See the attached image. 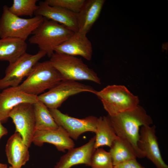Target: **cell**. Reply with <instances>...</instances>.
I'll return each mask as SVG.
<instances>
[{"mask_svg": "<svg viewBox=\"0 0 168 168\" xmlns=\"http://www.w3.org/2000/svg\"><path fill=\"white\" fill-rule=\"evenodd\" d=\"M107 116L117 136L131 145L137 157H145L144 153L138 146L140 128L150 126L153 124V121L145 109L139 105L133 110L114 116Z\"/></svg>", "mask_w": 168, "mask_h": 168, "instance_id": "cell-1", "label": "cell"}, {"mask_svg": "<svg viewBox=\"0 0 168 168\" xmlns=\"http://www.w3.org/2000/svg\"><path fill=\"white\" fill-rule=\"evenodd\" d=\"M74 33L56 22L44 18L29 41L31 44L37 45L39 50L45 52L50 58L55 49L68 40Z\"/></svg>", "mask_w": 168, "mask_h": 168, "instance_id": "cell-2", "label": "cell"}, {"mask_svg": "<svg viewBox=\"0 0 168 168\" xmlns=\"http://www.w3.org/2000/svg\"><path fill=\"white\" fill-rule=\"evenodd\" d=\"M94 94L100 100L110 116L133 110L139 105L138 96L124 86L108 85L100 91H96Z\"/></svg>", "mask_w": 168, "mask_h": 168, "instance_id": "cell-3", "label": "cell"}, {"mask_svg": "<svg viewBox=\"0 0 168 168\" xmlns=\"http://www.w3.org/2000/svg\"><path fill=\"white\" fill-rule=\"evenodd\" d=\"M62 81L60 73L49 60L37 62L19 86L26 93L38 96Z\"/></svg>", "mask_w": 168, "mask_h": 168, "instance_id": "cell-4", "label": "cell"}, {"mask_svg": "<svg viewBox=\"0 0 168 168\" xmlns=\"http://www.w3.org/2000/svg\"><path fill=\"white\" fill-rule=\"evenodd\" d=\"M50 58L49 60L60 73L62 80H86L101 84L97 74L81 58L56 52Z\"/></svg>", "mask_w": 168, "mask_h": 168, "instance_id": "cell-5", "label": "cell"}, {"mask_svg": "<svg viewBox=\"0 0 168 168\" xmlns=\"http://www.w3.org/2000/svg\"><path fill=\"white\" fill-rule=\"evenodd\" d=\"M44 18L39 16L22 18L13 14L8 7L4 5L0 18V38H12L26 41Z\"/></svg>", "mask_w": 168, "mask_h": 168, "instance_id": "cell-6", "label": "cell"}, {"mask_svg": "<svg viewBox=\"0 0 168 168\" xmlns=\"http://www.w3.org/2000/svg\"><path fill=\"white\" fill-rule=\"evenodd\" d=\"M46 55L45 52L40 50L34 54L26 52L9 63L5 70V76L0 79V89L19 86L24 78L29 75L34 66Z\"/></svg>", "mask_w": 168, "mask_h": 168, "instance_id": "cell-7", "label": "cell"}, {"mask_svg": "<svg viewBox=\"0 0 168 168\" xmlns=\"http://www.w3.org/2000/svg\"><path fill=\"white\" fill-rule=\"evenodd\" d=\"M96 91L92 86L76 81L62 80L38 98L49 109H58L71 96L83 92L94 94Z\"/></svg>", "mask_w": 168, "mask_h": 168, "instance_id": "cell-8", "label": "cell"}, {"mask_svg": "<svg viewBox=\"0 0 168 168\" xmlns=\"http://www.w3.org/2000/svg\"><path fill=\"white\" fill-rule=\"evenodd\" d=\"M33 104L23 103L15 107L10 112L15 127V132L21 136L26 145L30 147L36 131Z\"/></svg>", "mask_w": 168, "mask_h": 168, "instance_id": "cell-9", "label": "cell"}, {"mask_svg": "<svg viewBox=\"0 0 168 168\" xmlns=\"http://www.w3.org/2000/svg\"><path fill=\"white\" fill-rule=\"evenodd\" d=\"M49 110L58 125L64 129L71 138L77 140L85 132L96 131L98 119L96 117L78 119L63 114L58 109Z\"/></svg>", "mask_w": 168, "mask_h": 168, "instance_id": "cell-10", "label": "cell"}, {"mask_svg": "<svg viewBox=\"0 0 168 168\" xmlns=\"http://www.w3.org/2000/svg\"><path fill=\"white\" fill-rule=\"evenodd\" d=\"M39 100L38 96L28 94L19 87H10L0 93V119L6 122L11 111L18 105L23 103L33 104Z\"/></svg>", "mask_w": 168, "mask_h": 168, "instance_id": "cell-11", "label": "cell"}, {"mask_svg": "<svg viewBox=\"0 0 168 168\" xmlns=\"http://www.w3.org/2000/svg\"><path fill=\"white\" fill-rule=\"evenodd\" d=\"M156 126H142L140 131L138 146L145 154V157L151 161L156 168H168L163 159L157 137Z\"/></svg>", "mask_w": 168, "mask_h": 168, "instance_id": "cell-12", "label": "cell"}, {"mask_svg": "<svg viewBox=\"0 0 168 168\" xmlns=\"http://www.w3.org/2000/svg\"><path fill=\"white\" fill-rule=\"evenodd\" d=\"M34 15L41 16L56 22L72 31H78L77 13L63 8L49 5L45 1L40 2Z\"/></svg>", "mask_w": 168, "mask_h": 168, "instance_id": "cell-13", "label": "cell"}, {"mask_svg": "<svg viewBox=\"0 0 168 168\" xmlns=\"http://www.w3.org/2000/svg\"><path fill=\"white\" fill-rule=\"evenodd\" d=\"M95 136L83 145L68 150L62 156L54 168H71L74 166L85 164L90 166L92 156L96 149L94 147Z\"/></svg>", "mask_w": 168, "mask_h": 168, "instance_id": "cell-14", "label": "cell"}, {"mask_svg": "<svg viewBox=\"0 0 168 168\" xmlns=\"http://www.w3.org/2000/svg\"><path fill=\"white\" fill-rule=\"evenodd\" d=\"M92 52V44L86 35L78 31L74 32L68 40L54 50V52L80 56L88 61L91 59Z\"/></svg>", "mask_w": 168, "mask_h": 168, "instance_id": "cell-15", "label": "cell"}, {"mask_svg": "<svg viewBox=\"0 0 168 168\" xmlns=\"http://www.w3.org/2000/svg\"><path fill=\"white\" fill-rule=\"evenodd\" d=\"M32 142L35 145L41 147L44 143L54 145L59 151L64 152L74 148L75 144L68 133L60 127L55 129L36 130Z\"/></svg>", "mask_w": 168, "mask_h": 168, "instance_id": "cell-16", "label": "cell"}, {"mask_svg": "<svg viewBox=\"0 0 168 168\" xmlns=\"http://www.w3.org/2000/svg\"><path fill=\"white\" fill-rule=\"evenodd\" d=\"M28 148L19 133L15 132L9 138L5 152L8 162L11 166L21 168L26 164L30 157Z\"/></svg>", "mask_w": 168, "mask_h": 168, "instance_id": "cell-17", "label": "cell"}, {"mask_svg": "<svg viewBox=\"0 0 168 168\" xmlns=\"http://www.w3.org/2000/svg\"><path fill=\"white\" fill-rule=\"evenodd\" d=\"M104 0H87L77 13L78 32L86 35L98 18Z\"/></svg>", "mask_w": 168, "mask_h": 168, "instance_id": "cell-18", "label": "cell"}, {"mask_svg": "<svg viewBox=\"0 0 168 168\" xmlns=\"http://www.w3.org/2000/svg\"><path fill=\"white\" fill-rule=\"evenodd\" d=\"M26 41L12 38L0 39V61L12 63L26 52Z\"/></svg>", "mask_w": 168, "mask_h": 168, "instance_id": "cell-19", "label": "cell"}, {"mask_svg": "<svg viewBox=\"0 0 168 168\" xmlns=\"http://www.w3.org/2000/svg\"><path fill=\"white\" fill-rule=\"evenodd\" d=\"M95 133L96 134L94 144L96 149L104 146L110 147L114 142L119 138L107 116L98 118Z\"/></svg>", "mask_w": 168, "mask_h": 168, "instance_id": "cell-20", "label": "cell"}, {"mask_svg": "<svg viewBox=\"0 0 168 168\" xmlns=\"http://www.w3.org/2000/svg\"><path fill=\"white\" fill-rule=\"evenodd\" d=\"M110 148L109 152L114 166L137 157L131 145L119 138L114 142Z\"/></svg>", "mask_w": 168, "mask_h": 168, "instance_id": "cell-21", "label": "cell"}, {"mask_svg": "<svg viewBox=\"0 0 168 168\" xmlns=\"http://www.w3.org/2000/svg\"><path fill=\"white\" fill-rule=\"evenodd\" d=\"M33 105L36 131L55 129L58 128L49 108L44 103L38 100Z\"/></svg>", "mask_w": 168, "mask_h": 168, "instance_id": "cell-22", "label": "cell"}, {"mask_svg": "<svg viewBox=\"0 0 168 168\" xmlns=\"http://www.w3.org/2000/svg\"><path fill=\"white\" fill-rule=\"evenodd\" d=\"M38 0H13L12 5L8 7L13 14L20 17L28 16L32 17L38 8Z\"/></svg>", "mask_w": 168, "mask_h": 168, "instance_id": "cell-23", "label": "cell"}, {"mask_svg": "<svg viewBox=\"0 0 168 168\" xmlns=\"http://www.w3.org/2000/svg\"><path fill=\"white\" fill-rule=\"evenodd\" d=\"M91 168H112L113 167L110 153L103 148L96 149L91 158Z\"/></svg>", "mask_w": 168, "mask_h": 168, "instance_id": "cell-24", "label": "cell"}, {"mask_svg": "<svg viewBox=\"0 0 168 168\" xmlns=\"http://www.w3.org/2000/svg\"><path fill=\"white\" fill-rule=\"evenodd\" d=\"M85 0H46L52 6L60 7L77 13L81 10Z\"/></svg>", "mask_w": 168, "mask_h": 168, "instance_id": "cell-25", "label": "cell"}, {"mask_svg": "<svg viewBox=\"0 0 168 168\" xmlns=\"http://www.w3.org/2000/svg\"><path fill=\"white\" fill-rule=\"evenodd\" d=\"M114 166L118 168H145L137 161L136 159L128 161Z\"/></svg>", "mask_w": 168, "mask_h": 168, "instance_id": "cell-26", "label": "cell"}, {"mask_svg": "<svg viewBox=\"0 0 168 168\" xmlns=\"http://www.w3.org/2000/svg\"><path fill=\"white\" fill-rule=\"evenodd\" d=\"M2 123L0 119V140L3 136L7 135L8 133L7 129L2 125Z\"/></svg>", "mask_w": 168, "mask_h": 168, "instance_id": "cell-27", "label": "cell"}, {"mask_svg": "<svg viewBox=\"0 0 168 168\" xmlns=\"http://www.w3.org/2000/svg\"><path fill=\"white\" fill-rule=\"evenodd\" d=\"M7 165L6 164L0 163V168H7Z\"/></svg>", "mask_w": 168, "mask_h": 168, "instance_id": "cell-28", "label": "cell"}, {"mask_svg": "<svg viewBox=\"0 0 168 168\" xmlns=\"http://www.w3.org/2000/svg\"><path fill=\"white\" fill-rule=\"evenodd\" d=\"M8 168H16L13 167H12V166H10L9 167H8Z\"/></svg>", "mask_w": 168, "mask_h": 168, "instance_id": "cell-29", "label": "cell"}, {"mask_svg": "<svg viewBox=\"0 0 168 168\" xmlns=\"http://www.w3.org/2000/svg\"><path fill=\"white\" fill-rule=\"evenodd\" d=\"M112 168H118L113 166V167Z\"/></svg>", "mask_w": 168, "mask_h": 168, "instance_id": "cell-30", "label": "cell"}, {"mask_svg": "<svg viewBox=\"0 0 168 168\" xmlns=\"http://www.w3.org/2000/svg\"></svg>", "mask_w": 168, "mask_h": 168, "instance_id": "cell-31", "label": "cell"}]
</instances>
